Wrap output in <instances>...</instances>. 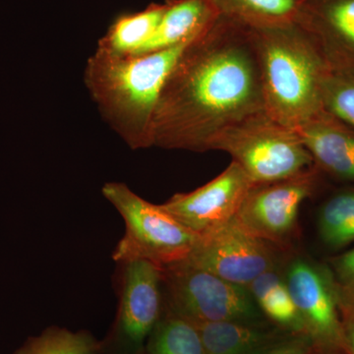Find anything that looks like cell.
<instances>
[{"instance_id":"obj_1","label":"cell","mask_w":354,"mask_h":354,"mask_svg":"<svg viewBox=\"0 0 354 354\" xmlns=\"http://www.w3.org/2000/svg\"><path fill=\"white\" fill-rule=\"evenodd\" d=\"M261 111L262 79L251 32L218 16L187 44L167 77L153 146L207 152L221 132Z\"/></svg>"},{"instance_id":"obj_2","label":"cell","mask_w":354,"mask_h":354,"mask_svg":"<svg viewBox=\"0 0 354 354\" xmlns=\"http://www.w3.org/2000/svg\"><path fill=\"white\" fill-rule=\"evenodd\" d=\"M190 41L145 55H120L97 48L88 57L84 71L88 94L102 120L132 150L153 146L160 93Z\"/></svg>"},{"instance_id":"obj_3","label":"cell","mask_w":354,"mask_h":354,"mask_svg":"<svg viewBox=\"0 0 354 354\" xmlns=\"http://www.w3.org/2000/svg\"><path fill=\"white\" fill-rule=\"evenodd\" d=\"M259 60L265 111L297 129L325 111L324 81L330 70L297 22L248 28Z\"/></svg>"},{"instance_id":"obj_4","label":"cell","mask_w":354,"mask_h":354,"mask_svg":"<svg viewBox=\"0 0 354 354\" xmlns=\"http://www.w3.org/2000/svg\"><path fill=\"white\" fill-rule=\"evenodd\" d=\"M102 193L125 223L124 235L113 254L116 263L147 261L164 269L189 258L200 235L160 205L146 201L122 183H106Z\"/></svg>"},{"instance_id":"obj_5","label":"cell","mask_w":354,"mask_h":354,"mask_svg":"<svg viewBox=\"0 0 354 354\" xmlns=\"http://www.w3.org/2000/svg\"><path fill=\"white\" fill-rule=\"evenodd\" d=\"M211 150L223 151L241 165L253 185L285 180L315 164L297 133L266 111L244 118L221 132Z\"/></svg>"},{"instance_id":"obj_6","label":"cell","mask_w":354,"mask_h":354,"mask_svg":"<svg viewBox=\"0 0 354 354\" xmlns=\"http://www.w3.org/2000/svg\"><path fill=\"white\" fill-rule=\"evenodd\" d=\"M165 312L192 323L263 322L264 315L245 286L179 263L162 269Z\"/></svg>"},{"instance_id":"obj_7","label":"cell","mask_w":354,"mask_h":354,"mask_svg":"<svg viewBox=\"0 0 354 354\" xmlns=\"http://www.w3.org/2000/svg\"><path fill=\"white\" fill-rule=\"evenodd\" d=\"M285 278L311 354H349L332 271L297 258Z\"/></svg>"},{"instance_id":"obj_8","label":"cell","mask_w":354,"mask_h":354,"mask_svg":"<svg viewBox=\"0 0 354 354\" xmlns=\"http://www.w3.org/2000/svg\"><path fill=\"white\" fill-rule=\"evenodd\" d=\"M120 307L104 354H143L164 315L162 269L147 261L122 264Z\"/></svg>"},{"instance_id":"obj_9","label":"cell","mask_w":354,"mask_h":354,"mask_svg":"<svg viewBox=\"0 0 354 354\" xmlns=\"http://www.w3.org/2000/svg\"><path fill=\"white\" fill-rule=\"evenodd\" d=\"M183 263L247 288L276 268V246L247 232L234 218L200 235L194 250Z\"/></svg>"},{"instance_id":"obj_10","label":"cell","mask_w":354,"mask_h":354,"mask_svg":"<svg viewBox=\"0 0 354 354\" xmlns=\"http://www.w3.org/2000/svg\"><path fill=\"white\" fill-rule=\"evenodd\" d=\"M314 189L312 169L285 180L254 185L234 218L253 236L283 248L297 230L302 203Z\"/></svg>"},{"instance_id":"obj_11","label":"cell","mask_w":354,"mask_h":354,"mask_svg":"<svg viewBox=\"0 0 354 354\" xmlns=\"http://www.w3.org/2000/svg\"><path fill=\"white\" fill-rule=\"evenodd\" d=\"M253 186L241 165L232 162L213 180L189 193L174 195L160 206L202 235L232 221Z\"/></svg>"},{"instance_id":"obj_12","label":"cell","mask_w":354,"mask_h":354,"mask_svg":"<svg viewBox=\"0 0 354 354\" xmlns=\"http://www.w3.org/2000/svg\"><path fill=\"white\" fill-rule=\"evenodd\" d=\"M297 23L330 71L354 73V0H305Z\"/></svg>"},{"instance_id":"obj_13","label":"cell","mask_w":354,"mask_h":354,"mask_svg":"<svg viewBox=\"0 0 354 354\" xmlns=\"http://www.w3.org/2000/svg\"><path fill=\"white\" fill-rule=\"evenodd\" d=\"M314 162L333 176L354 180V130L324 111L295 130Z\"/></svg>"},{"instance_id":"obj_14","label":"cell","mask_w":354,"mask_h":354,"mask_svg":"<svg viewBox=\"0 0 354 354\" xmlns=\"http://www.w3.org/2000/svg\"><path fill=\"white\" fill-rule=\"evenodd\" d=\"M193 324L207 354H263L290 334H295L265 321Z\"/></svg>"},{"instance_id":"obj_15","label":"cell","mask_w":354,"mask_h":354,"mask_svg":"<svg viewBox=\"0 0 354 354\" xmlns=\"http://www.w3.org/2000/svg\"><path fill=\"white\" fill-rule=\"evenodd\" d=\"M167 8L152 38L136 55L167 50L197 38L218 18L209 0H167Z\"/></svg>"},{"instance_id":"obj_16","label":"cell","mask_w":354,"mask_h":354,"mask_svg":"<svg viewBox=\"0 0 354 354\" xmlns=\"http://www.w3.org/2000/svg\"><path fill=\"white\" fill-rule=\"evenodd\" d=\"M221 17L243 27H272L297 22L301 0H209Z\"/></svg>"},{"instance_id":"obj_17","label":"cell","mask_w":354,"mask_h":354,"mask_svg":"<svg viewBox=\"0 0 354 354\" xmlns=\"http://www.w3.org/2000/svg\"><path fill=\"white\" fill-rule=\"evenodd\" d=\"M247 288L268 320L288 332L302 334L301 321L285 276L276 268L254 279Z\"/></svg>"},{"instance_id":"obj_18","label":"cell","mask_w":354,"mask_h":354,"mask_svg":"<svg viewBox=\"0 0 354 354\" xmlns=\"http://www.w3.org/2000/svg\"><path fill=\"white\" fill-rule=\"evenodd\" d=\"M167 4H152L141 12L120 16L100 39L97 48L120 55H136L157 29Z\"/></svg>"},{"instance_id":"obj_19","label":"cell","mask_w":354,"mask_h":354,"mask_svg":"<svg viewBox=\"0 0 354 354\" xmlns=\"http://www.w3.org/2000/svg\"><path fill=\"white\" fill-rule=\"evenodd\" d=\"M143 354H207L194 324L164 312L146 342Z\"/></svg>"},{"instance_id":"obj_20","label":"cell","mask_w":354,"mask_h":354,"mask_svg":"<svg viewBox=\"0 0 354 354\" xmlns=\"http://www.w3.org/2000/svg\"><path fill=\"white\" fill-rule=\"evenodd\" d=\"M104 342L87 330L50 327L25 342L13 354H104Z\"/></svg>"},{"instance_id":"obj_21","label":"cell","mask_w":354,"mask_h":354,"mask_svg":"<svg viewBox=\"0 0 354 354\" xmlns=\"http://www.w3.org/2000/svg\"><path fill=\"white\" fill-rule=\"evenodd\" d=\"M318 227L324 243L332 248L354 241V191L339 193L324 204Z\"/></svg>"},{"instance_id":"obj_22","label":"cell","mask_w":354,"mask_h":354,"mask_svg":"<svg viewBox=\"0 0 354 354\" xmlns=\"http://www.w3.org/2000/svg\"><path fill=\"white\" fill-rule=\"evenodd\" d=\"M324 109L354 128V74L330 71L324 81Z\"/></svg>"},{"instance_id":"obj_23","label":"cell","mask_w":354,"mask_h":354,"mask_svg":"<svg viewBox=\"0 0 354 354\" xmlns=\"http://www.w3.org/2000/svg\"><path fill=\"white\" fill-rule=\"evenodd\" d=\"M334 277L341 312H354V249L334 261Z\"/></svg>"},{"instance_id":"obj_24","label":"cell","mask_w":354,"mask_h":354,"mask_svg":"<svg viewBox=\"0 0 354 354\" xmlns=\"http://www.w3.org/2000/svg\"><path fill=\"white\" fill-rule=\"evenodd\" d=\"M263 354H311V346L302 334H290Z\"/></svg>"},{"instance_id":"obj_25","label":"cell","mask_w":354,"mask_h":354,"mask_svg":"<svg viewBox=\"0 0 354 354\" xmlns=\"http://www.w3.org/2000/svg\"><path fill=\"white\" fill-rule=\"evenodd\" d=\"M349 354H354V312H341Z\"/></svg>"},{"instance_id":"obj_26","label":"cell","mask_w":354,"mask_h":354,"mask_svg":"<svg viewBox=\"0 0 354 354\" xmlns=\"http://www.w3.org/2000/svg\"><path fill=\"white\" fill-rule=\"evenodd\" d=\"M301 1H305V0H301Z\"/></svg>"}]
</instances>
